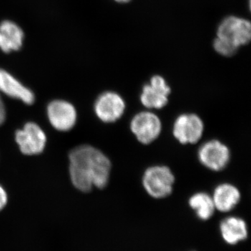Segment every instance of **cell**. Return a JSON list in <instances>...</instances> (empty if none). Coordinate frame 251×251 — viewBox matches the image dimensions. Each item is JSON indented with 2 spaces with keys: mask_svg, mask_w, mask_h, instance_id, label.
<instances>
[{
  "mask_svg": "<svg viewBox=\"0 0 251 251\" xmlns=\"http://www.w3.org/2000/svg\"><path fill=\"white\" fill-rule=\"evenodd\" d=\"M69 161L71 179L77 189L89 192L93 186L103 188L108 184L111 163L97 149L90 145L78 147L71 152Z\"/></svg>",
  "mask_w": 251,
  "mask_h": 251,
  "instance_id": "obj_1",
  "label": "cell"
},
{
  "mask_svg": "<svg viewBox=\"0 0 251 251\" xmlns=\"http://www.w3.org/2000/svg\"><path fill=\"white\" fill-rule=\"evenodd\" d=\"M175 176L168 167L156 166L144 173L143 185L150 196L156 199L168 197L173 192Z\"/></svg>",
  "mask_w": 251,
  "mask_h": 251,
  "instance_id": "obj_2",
  "label": "cell"
},
{
  "mask_svg": "<svg viewBox=\"0 0 251 251\" xmlns=\"http://www.w3.org/2000/svg\"><path fill=\"white\" fill-rule=\"evenodd\" d=\"M217 38L239 49L247 45L251 39V23L244 18L229 16L219 25Z\"/></svg>",
  "mask_w": 251,
  "mask_h": 251,
  "instance_id": "obj_3",
  "label": "cell"
},
{
  "mask_svg": "<svg viewBox=\"0 0 251 251\" xmlns=\"http://www.w3.org/2000/svg\"><path fill=\"white\" fill-rule=\"evenodd\" d=\"M130 128L140 143L149 145L156 140L161 134L162 123L156 114L144 111L133 117Z\"/></svg>",
  "mask_w": 251,
  "mask_h": 251,
  "instance_id": "obj_4",
  "label": "cell"
},
{
  "mask_svg": "<svg viewBox=\"0 0 251 251\" xmlns=\"http://www.w3.org/2000/svg\"><path fill=\"white\" fill-rule=\"evenodd\" d=\"M198 158L201 163L213 171H223L230 160V151L219 140H212L203 144L198 150Z\"/></svg>",
  "mask_w": 251,
  "mask_h": 251,
  "instance_id": "obj_5",
  "label": "cell"
},
{
  "mask_svg": "<svg viewBox=\"0 0 251 251\" xmlns=\"http://www.w3.org/2000/svg\"><path fill=\"white\" fill-rule=\"evenodd\" d=\"M204 123L196 114H183L175 120L173 135L180 143H197L202 138Z\"/></svg>",
  "mask_w": 251,
  "mask_h": 251,
  "instance_id": "obj_6",
  "label": "cell"
},
{
  "mask_svg": "<svg viewBox=\"0 0 251 251\" xmlns=\"http://www.w3.org/2000/svg\"><path fill=\"white\" fill-rule=\"evenodd\" d=\"M126 103L117 93L107 92L100 94L94 105L96 115L105 123H112L121 118L125 113Z\"/></svg>",
  "mask_w": 251,
  "mask_h": 251,
  "instance_id": "obj_7",
  "label": "cell"
},
{
  "mask_svg": "<svg viewBox=\"0 0 251 251\" xmlns=\"http://www.w3.org/2000/svg\"><path fill=\"white\" fill-rule=\"evenodd\" d=\"M171 87L166 80L160 75L151 77L150 82L144 86L140 95V101L145 108L161 109L168 103Z\"/></svg>",
  "mask_w": 251,
  "mask_h": 251,
  "instance_id": "obj_8",
  "label": "cell"
},
{
  "mask_svg": "<svg viewBox=\"0 0 251 251\" xmlns=\"http://www.w3.org/2000/svg\"><path fill=\"white\" fill-rule=\"evenodd\" d=\"M16 140L20 150L26 155H34L44 151L46 137L44 130L35 123H27L16 133Z\"/></svg>",
  "mask_w": 251,
  "mask_h": 251,
  "instance_id": "obj_9",
  "label": "cell"
},
{
  "mask_svg": "<svg viewBox=\"0 0 251 251\" xmlns=\"http://www.w3.org/2000/svg\"><path fill=\"white\" fill-rule=\"evenodd\" d=\"M48 117L54 128L61 131L72 129L76 122V111L74 105L64 100L51 102L48 106Z\"/></svg>",
  "mask_w": 251,
  "mask_h": 251,
  "instance_id": "obj_10",
  "label": "cell"
},
{
  "mask_svg": "<svg viewBox=\"0 0 251 251\" xmlns=\"http://www.w3.org/2000/svg\"><path fill=\"white\" fill-rule=\"evenodd\" d=\"M0 92L12 98L19 99L28 105H31L34 102V95L33 92L25 87L9 73L1 69Z\"/></svg>",
  "mask_w": 251,
  "mask_h": 251,
  "instance_id": "obj_11",
  "label": "cell"
},
{
  "mask_svg": "<svg viewBox=\"0 0 251 251\" xmlns=\"http://www.w3.org/2000/svg\"><path fill=\"white\" fill-rule=\"evenodd\" d=\"M220 231L225 242L229 245H236L247 239L248 227L244 220L230 216L220 224Z\"/></svg>",
  "mask_w": 251,
  "mask_h": 251,
  "instance_id": "obj_12",
  "label": "cell"
},
{
  "mask_svg": "<svg viewBox=\"0 0 251 251\" xmlns=\"http://www.w3.org/2000/svg\"><path fill=\"white\" fill-rule=\"evenodd\" d=\"M212 199L216 209L221 212H229L240 202L241 193L234 185L220 184L214 190Z\"/></svg>",
  "mask_w": 251,
  "mask_h": 251,
  "instance_id": "obj_13",
  "label": "cell"
},
{
  "mask_svg": "<svg viewBox=\"0 0 251 251\" xmlns=\"http://www.w3.org/2000/svg\"><path fill=\"white\" fill-rule=\"evenodd\" d=\"M24 34L16 23L5 21L0 24V49L4 52L18 50L23 45Z\"/></svg>",
  "mask_w": 251,
  "mask_h": 251,
  "instance_id": "obj_14",
  "label": "cell"
},
{
  "mask_svg": "<svg viewBox=\"0 0 251 251\" xmlns=\"http://www.w3.org/2000/svg\"><path fill=\"white\" fill-rule=\"evenodd\" d=\"M189 205L196 211V215L202 221H207L214 215L215 206L212 197L206 193H198L191 196Z\"/></svg>",
  "mask_w": 251,
  "mask_h": 251,
  "instance_id": "obj_15",
  "label": "cell"
},
{
  "mask_svg": "<svg viewBox=\"0 0 251 251\" xmlns=\"http://www.w3.org/2000/svg\"><path fill=\"white\" fill-rule=\"evenodd\" d=\"M214 48L218 53L226 57H231L237 52V48L231 45L222 39L216 38L214 41Z\"/></svg>",
  "mask_w": 251,
  "mask_h": 251,
  "instance_id": "obj_16",
  "label": "cell"
},
{
  "mask_svg": "<svg viewBox=\"0 0 251 251\" xmlns=\"http://www.w3.org/2000/svg\"><path fill=\"white\" fill-rule=\"evenodd\" d=\"M6 202H7V196H6L4 188L0 186V211L4 209Z\"/></svg>",
  "mask_w": 251,
  "mask_h": 251,
  "instance_id": "obj_17",
  "label": "cell"
},
{
  "mask_svg": "<svg viewBox=\"0 0 251 251\" xmlns=\"http://www.w3.org/2000/svg\"><path fill=\"white\" fill-rule=\"evenodd\" d=\"M5 117H6V112H5L4 103L0 98V125L4 122Z\"/></svg>",
  "mask_w": 251,
  "mask_h": 251,
  "instance_id": "obj_18",
  "label": "cell"
},
{
  "mask_svg": "<svg viewBox=\"0 0 251 251\" xmlns=\"http://www.w3.org/2000/svg\"><path fill=\"white\" fill-rule=\"evenodd\" d=\"M115 1H116L119 3H127L128 2V1H130V0H115Z\"/></svg>",
  "mask_w": 251,
  "mask_h": 251,
  "instance_id": "obj_19",
  "label": "cell"
}]
</instances>
